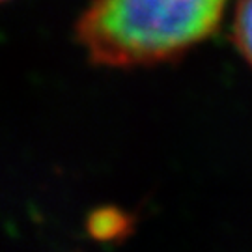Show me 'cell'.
I'll list each match as a JSON object with an SVG mask.
<instances>
[{
  "instance_id": "7a4b0ae2",
  "label": "cell",
  "mask_w": 252,
  "mask_h": 252,
  "mask_svg": "<svg viewBox=\"0 0 252 252\" xmlns=\"http://www.w3.org/2000/svg\"><path fill=\"white\" fill-rule=\"evenodd\" d=\"M232 34L239 53L252 65V0L237 2Z\"/></svg>"
},
{
  "instance_id": "6da1fadb",
  "label": "cell",
  "mask_w": 252,
  "mask_h": 252,
  "mask_svg": "<svg viewBox=\"0 0 252 252\" xmlns=\"http://www.w3.org/2000/svg\"><path fill=\"white\" fill-rule=\"evenodd\" d=\"M228 0H92L79 39L94 62L133 67L170 60L219 27Z\"/></svg>"
}]
</instances>
